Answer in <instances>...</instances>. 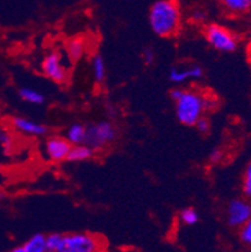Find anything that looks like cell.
I'll list each match as a JSON object with an SVG mask.
<instances>
[{
  "label": "cell",
  "mask_w": 251,
  "mask_h": 252,
  "mask_svg": "<svg viewBox=\"0 0 251 252\" xmlns=\"http://www.w3.org/2000/svg\"><path fill=\"white\" fill-rule=\"evenodd\" d=\"M179 219H181L182 223L187 224V226H192V224L199 222V214L193 208H185L179 215Z\"/></svg>",
  "instance_id": "cell-21"
},
{
  "label": "cell",
  "mask_w": 251,
  "mask_h": 252,
  "mask_svg": "<svg viewBox=\"0 0 251 252\" xmlns=\"http://www.w3.org/2000/svg\"><path fill=\"white\" fill-rule=\"evenodd\" d=\"M41 69L50 81L57 82V83H62L66 81L67 70L63 65V59H62V54L59 52L54 50V52L47 54L41 63Z\"/></svg>",
  "instance_id": "cell-7"
},
{
  "label": "cell",
  "mask_w": 251,
  "mask_h": 252,
  "mask_svg": "<svg viewBox=\"0 0 251 252\" xmlns=\"http://www.w3.org/2000/svg\"><path fill=\"white\" fill-rule=\"evenodd\" d=\"M19 97L22 98L24 102L31 103V104H43L44 102V95L41 94L40 92L36 91L32 88H22L19 91Z\"/></svg>",
  "instance_id": "cell-17"
},
{
  "label": "cell",
  "mask_w": 251,
  "mask_h": 252,
  "mask_svg": "<svg viewBox=\"0 0 251 252\" xmlns=\"http://www.w3.org/2000/svg\"><path fill=\"white\" fill-rule=\"evenodd\" d=\"M204 35L206 42L218 52L231 53L239 47L238 35L218 23L207 24L204 29Z\"/></svg>",
  "instance_id": "cell-3"
},
{
  "label": "cell",
  "mask_w": 251,
  "mask_h": 252,
  "mask_svg": "<svg viewBox=\"0 0 251 252\" xmlns=\"http://www.w3.org/2000/svg\"><path fill=\"white\" fill-rule=\"evenodd\" d=\"M251 216V202L248 198H235L227 205L226 221L232 228H240Z\"/></svg>",
  "instance_id": "cell-6"
},
{
  "label": "cell",
  "mask_w": 251,
  "mask_h": 252,
  "mask_svg": "<svg viewBox=\"0 0 251 252\" xmlns=\"http://www.w3.org/2000/svg\"><path fill=\"white\" fill-rule=\"evenodd\" d=\"M222 158H224V152L221 150H218V148L213 150L210 152V155H209V159H210L211 163H220V162L222 161Z\"/></svg>",
  "instance_id": "cell-23"
},
{
  "label": "cell",
  "mask_w": 251,
  "mask_h": 252,
  "mask_svg": "<svg viewBox=\"0 0 251 252\" xmlns=\"http://www.w3.org/2000/svg\"><path fill=\"white\" fill-rule=\"evenodd\" d=\"M3 198H5V193H4V192H0V200H3Z\"/></svg>",
  "instance_id": "cell-29"
},
{
  "label": "cell",
  "mask_w": 251,
  "mask_h": 252,
  "mask_svg": "<svg viewBox=\"0 0 251 252\" xmlns=\"http://www.w3.org/2000/svg\"><path fill=\"white\" fill-rule=\"evenodd\" d=\"M92 72L97 83H102L106 79V63L100 54H96L92 59Z\"/></svg>",
  "instance_id": "cell-15"
},
{
  "label": "cell",
  "mask_w": 251,
  "mask_h": 252,
  "mask_svg": "<svg viewBox=\"0 0 251 252\" xmlns=\"http://www.w3.org/2000/svg\"><path fill=\"white\" fill-rule=\"evenodd\" d=\"M143 59H144V63H146L147 65H151V64L155 63V53H153V50L148 49V48L144 49Z\"/></svg>",
  "instance_id": "cell-25"
},
{
  "label": "cell",
  "mask_w": 251,
  "mask_h": 252,
  "mask_svg": "<svg viewBox=\"0 0 251 252\" xmlns=\"http://www.w3.org/2000/svg\"><path fill=\"white\" fill-rule=\"evenodd\" d=\"M102 241L91 233L64 235L62 252H96L102 250Z\"/></svg>",
  "instance_id": "cell-5"
},
{
  "label": "cell",
  "mask_w": 251,
  "mask_h": 252,
  "mask_svg": "<svg viewBox=\"0 0 251 252\" xmlns=\"http://www.w3.org/2000/svg\"><path fill=\"white\" fill-rule=\"evenodd\" d=\"M246 59H248V63L251 68V40L249 42L248 48H246Z\"/></svg>",
  "instance_id": "cell-27"
},
{
  "label": "cell",
  "mask_w": 251,
  "mask_h": 252,
  "mask_svg": "<svg viewBox=\"0 0 251 252\" xmlns=\"http://www.w3.org/2000/svg\"><path fill=\"white\" fill-rule=\"evenodd\" d=\"M202 75H204V69L199 65H192L187 68L174 67L170 70V81L176 84H181L191 79H200Z\"/></svg>",
  "instance_id": "cell-10"
},
{
  "label": "cell",
  "mask_w": 251,
  "mask_h": 252,
  "mask_svg": "<svg viewBox=\"0 0 251 252\" xmlns=\"http://www.w3.org/2000/svg\"><path fill=\"white\" fill-rule=\"evenodd\" d=\"M176 117L179 122L187 127H192L197 119L206 111V97L197 92L183 91L181 97L175 100Z\"/></svg>",
  "instance_id": "cell-2"
},
{
  "label": "cell",
  "mask_w": 251,
  "mask_h": 252,
  "mask_svg": "<svg viewBox=\"0 0 251 252\" xmlns=\"http://www.w3.org/2000/svg\"><path fill=\"white\" fill-rule=\"evenodd\" d=\"M243 193L244 196L248 198V200H251V159L249 161L248 166H246L245 171H244L243 176Z\"/></svg>",
  "instance_id": "cell-19"
},
{
  "label": "cell",
  "mask_w": 251,
  "mask_h": 252,
  "mask_svg": "<svg viewBox=\"0 0 251 252\" xmlns=\"http://www.w3.org/2000/svg\"><path fill=\"white\" fill-rule=\"evenodd\" d=\"M93 156V148L89 147L88 144H74L69 150L68 156H67V161L69 162H82L89 159Z\"/></svg>",
  "instance_id": "cell-13"
},
{
  "label": "cell",
  "mask_w": 251,
  "mask_h": 252,
  "mask_svg": "<svg viewBox=\"0 0 251 252\" xmlns=\"http://www.w3.org/2000/svg\"><path fill=\"white\" fill-rule=\"evenodd\" d=\"M11 126L14 129H17L23 134H28V136L40 137L47 133L45 126L36 122V121H32V119L24 118V117H14L11 119Z\"/></svg>",
  "instance_id": "cell-9"
},
{
  "label": "cell",
  "mask_w": 251,
  "mask_h": 252,
  "mask_svg": "<svg viewBox=\"0 0 251 252\" xmlns=\"http://www.w3.org/2000/svg\"><path fill=\"white\" fill-rule=\"evenodd\" d=\"M182 92H183V89H181V88H175V89H172L171 91V93H170V95H171V98H172V100H176V99H179V97H181V94H182Z\"/></svg>",
  "instance_id": "cell-26"
},
{
  "label": "cell",
  "mask_w": 251,
  "mask_h": 252,
  "mask_svg": "<svg viewBox=\"0 0 251 252\" xmlns=\"http://www.w3.org/2000/svg\"><path fill=\"white\" fill-rule=\"evenodd\" d=\"M195 126H196L197 130H199L200 133H207L209 132V129H210V123H209V121H207L205 117H200L199 119H197V122L195 123Z\"/></svg>",
  "instance_id": "cell-22"
},
{
  "label": "cell",
  "mask_w": 251,
  "mask_h": 252,
  "mask_svg": "<svg viewBox=\"0 0 251 252\" xmlns=\"http://www.w3.org/2000/svg\"><path fill=\"white\" fill-rule=\"evenodd\" d=\"M181 19L182 13L177 0H158L149 10V25L160 38H170L177 34Z\"/></svg>",
  "instance_id": "cell-1"
},
{
  "label": "cell",
  "mask_w": 251,
  "mask_h": 252,
  "mask_svg": "<svg viewBox=\"0 0 251 252\" xmlns=\"http://www.w3.org/2000/svg\"><path fill=\"white\" fill-rule=\"evenodd\" d=\"M14 252H45L47 251V236L36 233L32 236L20 247H15Z\"/></svg>",
  "instance_id": "cell-12"
},
{
  "label": "cell",
  "mask_w": 251,
  "mask_h": 252,
  "mask_svg": "<svg viewBox=\"0 0 251 252\" xmlns=\"http://www.w3.org/2000/svg\"><path fill=\"white\" fill-rule=\"evenodd\" d=\"M116 139V129L114 126L108 121H101L98 123L87 127L86 142L93 150H100L112 143Z\"/></svg>",
  "instance_id": "cell-4"
},
{
  "label": "cell",
  "mask_w": 251,
  "mask_h": 252,
  "mask_svg": "<svg viewBox=\"0 0 251 252\" xmlns=\"http://www.w3.org/2000/svg\"><path fill=\"white\" fill-rule=\"evenodd\" d=\"M63 237L61 233H52L47 236V251L48 252H62L63 250Z\"/></svg>",
  "instance_id": "cell-18"
},
{
  "label": "cell",
  "mask_w": 251,
  "mask_h": 252,
  "mask_svg": "<svg viewBox=\"0 0 251 252\" xmlns=\"http://www.w3.org/2000/svg\"><path fill=\"white\" fill-rule=\"evenodd\" d=\"M84 50H86V45H84V42H83L82 39L79 38L71 40L68 43V47H67L69 58L72 59L73 62L79 61L83 57V54H84Z\"/></svg>",
  "instance_id": "cell-16"
},
{
  "label": "cell",
  "mask_w": 251,
  "mask_h": 252,
  "mask_svg": "<svg viewBox=\"0 0 251 252\" xmlns=\"http://www.w3.org/2000/svg\"><path fill=\"white\" fill-rule=\"evenodd\" d=\"M86 134H87V127L86 126L80 125V123H74L68 128L66 134V138L72 146L74 144H82L86 142Z\"/></svg>",
  "instance_id": "cell-14"
},
{
  "label": "cell",
  "mask_w": 251,
  "mask_h": 252,
  "mask_svg": "<svg viewBox=\"0 0 251 252\" xmlns=\"http://www.w3.org/2000/svg\"><path fill=\"white\" fill-rule=\"evenodd\" d=\"M11 143H13V141H11V137L10 134L6 132L5 129H1L0 128V144H3L4 147H10Z\"/></svg>",
  "instance_id": "cell-24"
},
{
  "label": "cell",
  "mask_w": 251,
  "mask_h": 252,
  "mask_svg": "<svg viewBox=\"0 0 251 252\" xmlns=\"http://www.w3.org/2000/svg\"><path fill=\"white\" fill-rule=\"evenodd\" d=\"M71 147H72V144L69 143L67 138L58 136L50 137L45 143V153L50 161L61 162L67 159Z\"/></svg>",
  "instance_id": "cell-8"
},
{
  "label": "cell",
  "mask_w": 251,
  "mask_h": 252,
  "mask_svg": "<svg viewBox=\"0 0 251 252\" xmlns=\"http://www.w3.org/2000/svg\"><path fill=\"white\" fill-rule=\"evenodd\" d=\"M193 19L197 20V22H201V20L205 19V13H202V11H196V13H193Z\"/></svg>",
  "instance_id": "cell-28"
},
{
  "label": "cell",
  "mask_w": 251,
  "mask_h": 252,
  "mask_svg": "<svg viewBox=\"0 0 251 252\" xmlns=\"http://www.w3.org/2000/svg\"><path fill=\"white\" fill-rule=\"evenodd\" d=\"M218 3L231 17H243L251 10V0H218Z\"/></svg>",
  "instance_id": "cell-11"
},
{
  "label": "cell",
  "mask_w": 251,
  "mask_h": 252,
  "mask_svg": "<svg viewBox=\"0 0 251 252\" xmlns=\"http://www.w3.org/2000/svg\"><path fill=\"white\" fill-rule=\"evenodd\" d=\"M239 230H240V232H239L240 241L243 242V245H245L246 247H251V216L249 217L248 221H246Z\"/></svg>",
  "instance_id": "cell-20"
}]
</instances>
